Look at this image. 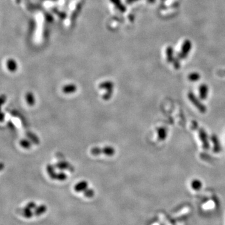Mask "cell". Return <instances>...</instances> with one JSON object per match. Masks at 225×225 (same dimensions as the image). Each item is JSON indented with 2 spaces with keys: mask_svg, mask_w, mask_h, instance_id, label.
Wrapping results in <instances>:
<instances>
[{
  "mask_svg": "<svg viewBox=\"0 0 225 225\" xmlns=\"http://www.w3.org/2000/svg\"><path fill=\"white\" fill-rule=\"evenodd\" d=\"M21 214L24 217H25V218L28 219L33 217L34 213L32 212L31 210H30V209H29L28 208L25 207V208H23L21 210Z\"/></svg>",
  "mask_w": 225,
  "mask_h": 225,
  "instance_id": "14",
  "label": "cell"
},
{
  "mask_svg": "<svg viewBox=\"0 0 225 225\" xmlns=\"http://www.w3.org/2000/svg\"><path fill=\"white\" fill-rule=\"evenodd\" d=\"M174 64V67L176 69H179L180 68V59H174V61L173 62Z\"/></svg>",
  "mask_w": 225,
  "mask_h": 225,
  "instance_id": "23",
  "label": "cell"
},
{
  "mask_svg": "<svg viewBox=\"0 0 225 225\" xmlns=\"http://www.w3.org/2000/svg\"><path fill=\"white\" fill-rule=\"evenodd\" d=\"M21 146L24 148H28L29 146H30V143L29 141H26V140H24V141H22L21 142Z\"/></svg>",
  "mask_w": 225,
  "mask_h": 225,
  "instance_id": "24",
  "label": "cell"
},
{
  "mask_svg": "<svg viewBox=\"0 0 225 225\" xmlns=\"http://www.w3.org/2000/svg\"><path fill=\"white\" fill-rule=\"evenodd\" d=\"M114 86V84L111 82H104L100 85V88L101 89H106L107 90H112Z\"/></svg>",
  "mask_w": 225,
  "mask_h": 225,
  "instance_id": "17",
  "label": "cell"
},
{
  "mask_svg": "<svg viewBox=\"0 0 225 225\" xmlns=\"http://www.w3.org/2000/svg\"><path fill=\"white\" fill-rule=\"evenodd\" d=\"M191 48H192V43L190 40L189 39L184 40L182 45L181 51L178 54V58L180 60H183V59L186 58L191 50Z\"/></svg>",
  "mask_w": 225,
  "mask_h": 225,
  "instance_id": "2",
  "label": "cell"
},
{
  "mask_svg": "<svg viewBox=\"0 0 225 225\" xmlns=\"http://www.w3.org/2000/svg\"><path fill=\"white\" fill-rule=\"evenodd\" d=\"M126 3L128 4H131V3H133L135 2L138 1V0H126Z\"/></svg>",
  "mask_w": 225,
  "mask_h": 225,
  "instance_id": "28",
  "label": "cell"
},
{
  "mask_svg": "<svg viewBox=\"0 0 225 225\" xmlns=\"http://www.w3.org/2000/svg\"><path fill=\"white\" fill-rule=\"evenodd\" d=\"M91 154H93V155L98 156V155H100V154L101 153V149L99 148L98 147L93 148V149H91Z\"/></svg>",
  "mask_w": 225,
  "mask_h": 225,
  "instance_id": "22",
  "label": "cell"
},
{
  "mask_svg": "<svg viewBox=\"0 0 225 225\" xmlns=\"http://www.w3.org/2000/svg\"><path fill=\"white\" fill-rule=\"evenodd\" d=\"M115 149L114 148L111 146H106L101 149V153H103L104 154H105L107 156H112L115 154Z\"/></svg>",
  "mask_w": 225,
  "mask_h": 225,
  "instance_id": "16",
  "label": "cell"
},
{
  "mask_svg": "<svg viewBox=\"0 0 225 225\" xmlns=\"http://www.w3.org/2000/svg\"><path fill=\"white\" fill-rule=\"evenodd\" d=\"M26 98L27 100V103L29 104V105L32 106L35 104V98H34L33 93H31L30 92L28 93L26 96Z\"/></svg>",
  "mask_w": 225,
  "mask_h": 225,
  "instance_id": "19",
  "label": "cell"
},
{
  "mask_svg": "<svg viewBox=\"0 0 225 225\" xmlns=\"http://www.w3.org/2000/svg\"><path fill=\"white\" fill-rule=\"evenodd\" d=\"M82 7V5L81 3L78 4L77 5V6L76 8V10H75V11L73 12V13H72V14H71V20L72 21H75V20H76V18L78 17V14H79V13L80 11H81Z\"/></svg>",
  "mask_w": 225,
  "mask_h": 225,
  "instance_id": "18",
  "label": "cell"
},
{
  "mask_svg": "<svg viewBox=\"0 0 225 225\" xmlns=\"http://www.w3.org/2000/svg\"><path fill=\"white\" fill-rule=\"evenodd\" d=\"M52 178L58 180L60 181H65L66 179V175L65 174H64L63 173H59L57 175H56V174H55V175H54L53 176Z\"/></svg>",
  "mask_w": 225,
  "mask_h": 225,
  "instance_id": "21",
  "label": "cell"
},
{
  "mask_svg": "<svg viewBox=\"0 0 225 225\" xmlns=\"http://www.w3.org/2000/svg\"><path fill=\"white\" fill-rule=\"evenodd\" d=\"M188 78L189 81L191 82H198L199 79L201 78V75L197 72H193V73L189 74Z\"/></svg>",
  "mask_w": 225,
  "mask_h": 225,
  "instance_id": "15",
  "label": "cell"
},
{
  "mask_svg": "<svg viewBox=\"0 0 225 225\" xmlns=\"http://www.w3.org/2000/svg\"><path fill=\"white\" fill-rule=\"evenodd\" d=\"M112 3H113L116 8L122 13H125L126 11V6L122 3L121 0H110Z\"/></svg>",
  "mask_w": 225,
  "mask_h": 225,
  "instance_id": "8",
  "label": "cell"
},
{
  "mask_svg": "<svg viewBox=\"0 0 225 225\" xmlns=\"http://www.w3.org/2000/svg\"><path fill=\"white\" fill-rule=\"evenodd\" d=\"M202 182L199 180H194L191 183V188L193 189L195 191H199V190L202 189Z\"/></svg>",
  "mask_w": 225,
  "mask_h": 225,
  "instance_id": "13",
  "label": "cell"
},
{
  "mask_svg": "<svg viewBox=\"0 0 225 225\" xmlns=\"http://www.w3.org/2000/svg\"><path fill=\"white\" fill-rule=\"evenodd\" d=\"M27 208H28L30 210H32V209H35L36 208V205L34 202H29L26 205Z\"/></svg>",
  "mask_w": 225,
  "mask_h": 225,
  "instance_id": "26",
  "label": "cell"
},
{
  "mask_svg": "<svg viewBox=\"0 0 225 225\" xmlns=\"http://www.w3.org/2000/svg\"><path fill=\"white\" fill-rule=\"evenodd\" d=\"M88 183L85 181H80L78 183H77L75 186L74 190L76 192H82L85 191L88 188Z\"/></svg>",
  "mask_w": 225,
  "mask_h": 225,
  "instance_id": "7",
  "label": "cell"
},
{
  "mask_svg": "<svg viewBox=\"0 0 225 225\" xmlns=\"http://www.w3.org/2000/svg\"><path fill=\"white\" fill-rule=\"evenodd\" d=\"M76 90V86L73 84L66 85L63 88V91L66 94L73 93Z\"/></svg>",
  "mask_w": 225,
  "mask_h": 225,
  "instance_id": "11",
  "label": "cell"
},
{
  "mask_svg": "<svg viewBox=\"0 0 225 225\" xmlns=\"http://www.w3.org/2000/svg\"><path fill=\"white\" fill-rule=\"evenodd\" d=\"M57 166L58 168L60 169H66L68 168V165L66 163H65V162H63V163H60L59 164L57 165Z\"/></svg>",
  "mask_w": 225,
  "mask_h": 225,
  "instance_id": "25",
  "label": "cell"
},
{
  "mask_svg": "<svg viewBox=\"0 0 225 225\" xmlns=\"http://www.w3.org/2000/svg\"><path fill=\"white\" fill-rule=\"evenodd\" d=\"M188 98L190 102L193 104L200 112H202V113H205L207 110L206 106L204 105V104L202 102V101H201L193 93L189 92L188 94Z\"/></svg>",
  "mask_w": 225,
  "mask_h": 225,
  "instance_id": "1",
  "label": "cell"
},
{
  "mask_svg": "<svg viewBox=\"0 0 225 225\" xmlns=\"http://www.w3.org/2000/svg\"><path fill=\"white\" fill-rule=\"evenodd\" d=\"M7 68L10 72H14L18 68L17 63L13 59H10L6 63Z\"/></svg>",
  "mask_w": 225,
  "mask_h": 225,
  "instance_id": "9",
  "label": "cell"
},
{
  "mask_svg": "<svg viewBox=\"0 0 225 225\" xmlns=\"http://www.w3.org/2000/svg\"><path fill=\"white\" fill-rule=\"evenodd\" d=\"M210 138L213 145V151L216 153H218L221 152L222 148L218 136L216 134H212Z\"/></svg>",
  "mask_w": 225,
  "mask_h": 225,
  "instance_id": "4",
  "label": "cell"
},
{
  "mask_svg": "<svg viewBox=\"0 0 225 225\" xmlns=\"http://www.w3.org/2000/svg\"><path fill=\"white\" fill-rule=\"evenodd\" d=\"M148 2L150 3H155V0H148Z\"/></svg>",
  "mask_w": 225,
  "mask_h": 225,
  "instance_id": "29",
  "label": "cell"
},
{
  "mask_svg": "<svg viewBox=\"0 0 225 225\" xmlns=\"http://www.w3.org/2000/svg\"><path fill=\"white\" fill-rule=\"evenodd\" d=\"M157 134L159 141H165L168 136V131L164 127H159L157 130Z\"/></svg>",
  "mask_w": 225,
  "mask_h": 225,
  "instance_id": "6",
  "label": "cell"
},
{
  "mask_svg": "<svg viewBox=\"0 0 225 225\" xmlns=\"http://www.w3.org/2000/svg\"><path fill=\"white\" fill-rule=\"evenodd\" d=\"M84 192V196L86 198H93L94 195V191H93V189H86Z\"/></svg>",
  "mask_w": 225,
  "mask_h": 225,
  "instance_id": "20",
  "label": "cell"
},
{
  "mask_svg": "<svg viewBox=\"0 0 225 225\" xmlns=\"http://www.w3.org/2000/svg\"><path fill=\"white\" fill-rule=\"evenodd\" d=\"M16 2L17 3H20L21 2V0H16Z\"/></svg>",
  "mask_w": 225,
  "mask_h": 225,
  "instance_id": "30",
  "label": "cell"
},
{
  "mask_svg": "<svg viewBox=\"0 0 225 225\" xmlns=\"http://www.w3.org/2000/svg\"><path fill=\"white\" fill-rule=\"evenodd\" d=\"M47 210V207L45 205H42L35 209L34 215L36 216H39L45 213Z\"/></svg>",
  "mask_w": 225,
  "mask_h": 225,
  "instance_id": "12",
  "label": "cell"
},
{
  "mask_svg": "<svg viewBox=\"0 0 225 225\" xmlns=\"http://www.w3.org/2000/svg\"><path fill=\"white\" fill-rule=\"evenodd\" d=\"M46 20L48 21V22H50L51 23L53 21V18L51 14H47L46 15Z\"/></svg>",
  "mask_w": 225,
  "mask_h": 225,
  "instance_id": "27",
  "label": "cell"
},
{
  "mask_svg": "<svg viewBox=\"0 0 225 225\" xmlns=\"http://www.w3.org/2000/svg\"><path fill=\"white\" fill-rule=\"evenodd\" d=\"M199 97L201 100H205L208 98L209 88L207 85L202 84L199 87Z\"/></svg>",
  "mask_w": 225,
  "mask_h": 225,
  "instance_id": "5",
  "label": "cell"
},
{
  "mask_svg": "<svg viewBox=\"0 0 225 225\" xmlns=\"http://www.w3.org/2000/svg\"><path fill=\"white\" fill-rule=\"evenodd\" d=\"M198 134L199 138L202 143L203 148L205 149H208L210 148V143H209L207 133L203 128H199L198 130Z\"/></svg>",
  "mask_w": 225,
  "mask_h": 225,
  "instance_id": "3",
  "label": "cell"
},
{
  "mask_svg": "<svg viewBox=\"0 0 225 225\" xmlns=\"http://www.w3.org/2000/svg\"><path fill=\"white\" fill-rule=\"evenodd\" d=\"M166 59L168 63H173L174 60L173 56V48L171 46L167 47L166 50Z\"/></svg>",
  "mask_w": 225,
  "mask_h": 225,
  "instance_id": "10",
  "label": "cell"
}]
</instances>
